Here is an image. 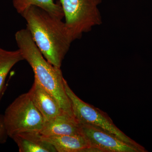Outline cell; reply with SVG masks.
<instances>
[{"label": "cell", "mask_w": 152, "mask_h": 152, "mask_svg": "<svg viewBox=\"0 0 152 152\" xmlns=\"http://www.w3.org/2000/svg\"><path fill=\"white\" fill-rule=\"evenodd\" d=\"M21 15L45 58L53 65L61 68L74 41L62 19L35 6L29 7Z\"/></svg>", "instance_id": "cell-1"}, {"label": "cell", "mask_w": 152, "mask_h": 152, "mask_svg": "<svg viewBox=\"0 0 152 152\" xmlns=\"http://www.w3.org/2000/svg\"><path fill=\"white\" fill-rule=\"evenodd\" d=\"M15 39L24 60L32 69L35 80L55 97L64 111L74 116L61 68L53 65L45 58L27 28L18 31Z\"/></svg>", "instance_id": "cell-2"}, {"label": "cell", "mask_w": 152, "mask_h": 152, "mask_svg": "<svg viewBox=\"0 0 152 152\" xmlns=\"http://www.w3.org/2000/svg\"><path fill=\"white\" fill-rule=\"evenodd\" d=\"M2 120L6 132L10 137L23 132H40L45 122L44 117L28 93L19 96L8 107Z\"/></svg>", "instance_id": "cell-3"}, {"label": "cell", "mask_w": 152, "mask_h": 152, "mask_svg": "<svg viewBox=\"0 0 152 152\" xmlns=\"http://www.w3.org/2000/svg\"><path fill=\"white\" fill-rule=\"evenodd\" d=\"M102 0H58L64 12L66 27L73 41L95 26L101 24L98 6Z\"/></svg>", "instance_id": "cell-4"}, {"label": "cell", "mask_w": 152, "mask_h": 152, "mask_svg": "<svg viewBox=\"0 0 152 152\" xmlns=\"http://www.w3.org/2000/svg\"><path fill=\"white\" fill-rule=\"evenodd\" d=\"M64 88L72 106L74 116L80 124L96 126L113 134L129 145L136 147L141 152L148 151L144 147L127 136L117 127L108 115L98 108L85 102L71 89L65 80Z\"/></svg>", "instance_id": "cell-5"}, {"label": "cell", "mask_w": 152, "mask_h": 152, "mask_svg": "<svg viewBox=\"0 0 152 152\" xmlns=\"http://www.w3.org/2000/svg\"><path fill=\"white\" fill-rule=\"evenodd\" d=\"M80 127L82 134L89 143L90 152H141L99 127L81 124Z\"/></svg>", "instance_id": "cell-6"}, {"label": "cell", "mask_w": 152, "mask_h": 152, "mask_svg": "<svg viewBox=\"0 0 152 152\" xmlns=\"http://www.w3.org/2000/svg\"><path fill=\"white\" fill-rule=\"evenodd\" d=\"M28 93L36 107L42 115L45 121L65 112L55 97L35 79Z\"/></svg>", "instance_id": "cell-7"}, {"label": "cell", "mask_w": 152, "mask_h": 152, "mask_svg": "<svg viewBox=\"0 0 152 152\" xmlns=\"http://www.w3.org/2000/svg\"><path fill=\"white\" fill-rule=\"evenodd\" d=\"M40 132L52 136L82 134L80 124L73 115L64 112L52 119L45 121Z\"/></svg>", "instance_id": "cell-8"}, {"label": "cell", "mask_w": 152, "mask_h": 152, "mask_svg": "<svg viewBox=\"0 0 152 152\" xmlns=\"http://www.w3.org/2000/svg\"><path fill=\"white\" fill-rule=\"evenodd\" d=\"M12 138L20 152H56L54 147L47 141L39 131H31L16 134Z\"/></svg>", "instance_id": "cell-9"}, {"label": "cell", "mask_w": 152, "mask_h": 152, "mask_svg": "<svg viewBox=\"0 0 152 152\" xmlns=\"http://www.w3.org/2000/svg\"><path fill=\"white\" fill-rule=\"evenodd\" d=\"M58 152H90V145L83 134L44 136Z\"/></svg>", "instance_id": "cell-10"}, {"label": "cell", "mask_w": 152, "mask_h": 152, "mask_svg": "<svg viewBox=\"0 0 152 152\" xmlns=\"http://www.w3.org/2000/svg\"><path fill=\"white\" fill-rule=\"evenodd\" d=\"M12 4L17 12L20 15L29 7L35 6L60 18L64 17L59 2L55 3L54 0H12Z\"/></svg>", "instance_id": "cell-11"}, {"label": "cell", "mask_w": 152, "mask_h": 152, "mask_svg": "<svg viewBox=\"0 0 152 152\" xmlns=\"http://www.w3.org/2000/svg\"><path fill=\"white\" fill-rule=\"evenodd\" d=\"M23 60L19 50L9 51L0 48V100L4 94L6 79L9 72L16 64Z\"/></svg>", "instance_id": "cell-12"}]
</instances>
